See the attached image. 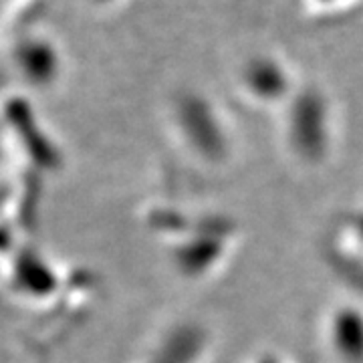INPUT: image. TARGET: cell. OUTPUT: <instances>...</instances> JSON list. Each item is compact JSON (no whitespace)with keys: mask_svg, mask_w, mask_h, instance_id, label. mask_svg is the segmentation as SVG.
Here are the masks:
<instances>
[{"mask_svg":"<svg viewBox=\"0 0 363 363\" xmlns=\"http://www.w3.org/2000/svg\"><path fill=\"white\" fill-rule=\"evenodd\" d=\"M305 2L319 13H339L359 4V0H305Z\"/></svg>","mask_w":363,"mask_h":363,"instance_id":"cell-1","label":"cell"}]
</instances>
